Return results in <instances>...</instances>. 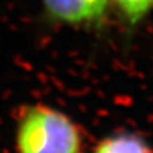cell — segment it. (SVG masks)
<instances>
[{"mask_svg":"<svg viewBox=\"0 0 153 153\" xmlns=\"http://www.w3.org/2000/svg\"><path fill=\"white\" fill-rule=\"evenodd\" d=\"M82 128L51 106H25L16 129L18 153H84Z\"/></svg>","mask_w":153,"mask_h":153,"instance_id":"6da1fadb","label":"cell"},{"mask_svg":"<svg viewBox=\"0 0 153 153\" xmlns=\"http://www.w3.org/2000/svg\"><path fill=\"white\" fill-rule=\"evenodd\" d=\"M45 17L51 23L100 31L112 12L110 0H41Z\"/></svg>","mask_w":153,"mask_h":153,"instance_id":"7a4b0ae2","label":"cell"},{"mask_svg":"<svg viewBox=\"0 0 153 153\" xmlns=\"http://www.w3.org/2000/svg\"><path fill=\"white\" fill-rule=\"evenodd\" d=\"M112 12L128 31H133L149 16L153 0H110Z\"/></svg>","mask_w":153,"mask_h":153,"instance_id":"3957f363","label":"cell"},{"mask_svg":"<svg viewBox=\"0 0 153 153\" xmlns=\"http://www.w3.org/2000/svg\"><path fill=\"white\" fill-rule=\"evenodd\" d=\"M93 153H153V151L139 135L124 133L101 140Z\"/></svg>","mask_w":153,"mask_h":153,"instance_id":"277c9868","label":"cell"}]
</instances>
